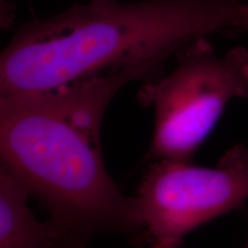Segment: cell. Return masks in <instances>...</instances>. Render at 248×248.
<instances>
[{
    "label": "cell",
    "mask_w": 248,
    "mask_h": 248,
    "mask_svg": "<svg viewBox=\"0 0 248 248\" xmlns=\"http://www.w3.org/2000/svg\"><path fill=\"white\" fill-rule=\"evenodd\" d=\"M30 192L0 168V248H88L90 240L54 219L39 221L29 207Z\"/></svg>",
    "instance_id": "5"
},
{
    "label": "cell",
    "mask_w": 248,
    "mask_h": 248,
    "mask_svg": "<svg viewBox=\"0 0 248 248\" xmlns=\"http://www.w3.org/2000/svg\"><path fill=\"white\" fill-rule=\"evenodd\" d=\"M246 248H248V244H247V247Z\"/></svg>",
    "instance_id": "7"
},
{
    "label": "cell",
    "mask_w": 248,
    "mask_h": 248,
    "mask_svg": "<svg viewBox=\"0 0 248 248\" xmlns=\"http://www.w3.org/2000/svg\"><path fill=\"white\" fill-rule=\"evenodd\" d=\"M248 31V0H92L15 31L0 95L51 91L131 68L161 74L191 42Z\"/></svg>",
    "instance_id": "2"
},
{
    "label": "cell",
    "mask_w": 248,
    "mask_h": 248,
    "mask_svg": "<svg viewBox=\"0 0 248 248\" xmlns=\"http://www.w3.org/2000/svg\"><path fill=\"white\" fill-rule=\"evenodd\" d=\"M137 199L144 244L179 246L186 234L248 199V147H232L215 167L155 160L138 186Z\"/></svg>",
    "instance_id": "4"
},
{
    "label": "cell",
    "mask_w": 248,
    "mask_h": 248,
    "mask_svg": "<svg viewBox=\"0 0 248 248\" xmlns=\"http://www.w3.org/2000/svg\"><path fill=\"white\" fill-rule=\"evenodd\" d=\"M159 248H179V246H162V247H159Z\"/></svg>",
    "instance_id": "6"
},
{
    "label": "cell",
    "mask_w": 248,
    "mask_h": 248,
    "mask_svg": "<svg viewBox=\"0 0 248 248\" xmlns=\"http://www.w3.org/2000/svg\"><path fill=\"white\" fill-rule=\"evenodd\" d=\"M157 75L131 68L51 91L0 95L1 167L80 237L119 233L145 245L137 197H126L105 164L101 125L121 89Z\"/></svg>",
    "instance_id": "1"
},
{
    "label": "cell",
    "mask_w": 248,
    "mask_h": 248,
    "mask_svg": "<svg viewBox=\"0 0 248 248\" xmlns=\"http://www.w3.org/2000/svg\"><path fill=\"white\" fill-rule=\"evenodd\" d=\"M169 74L148 79L139 101L154 114L148 156L191 161L228 104L248 99V49L218 54L207 37L179 49Z\"/></svg>",
    "instance_id": "3"
}]
</instances>
